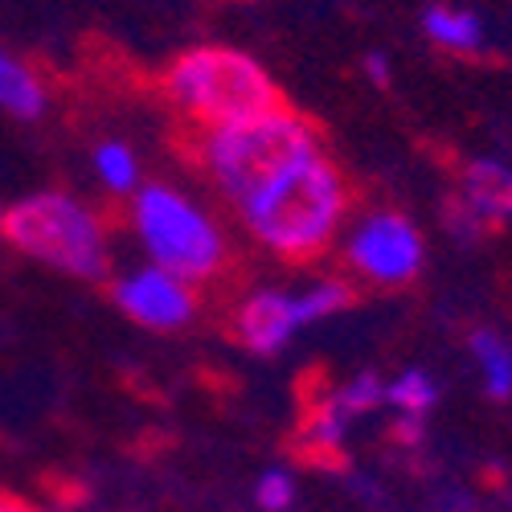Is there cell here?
Wrapping results in <instances>:
<instances>
[{"label":"cell","instance_id":"cell-1","mask_svg":"<svg viewBox=\"0 0 512 512\" xmlns=\"http://www.w3.org/2000/svg\"><path fill=\"white\" fill-rule=\"evenodd\" d=\"M242 209L267 250L291 263H308L332 246L340 222H345L349 181L328 156H312Z\"/></svg>","mask_w":512,"mask_h":512},{"label":"cell","instance_id":"cell-2","mask_svg":"<svg viewBox=\"0 0 512 512\" xmlns=\"http://www.w3.org/2000/svg\"><path fill=\"white\" fill-rule=\"evenodd\" d=\"M164 87H168V99L185 115H193L201 127H209V132L287 111L275 78L254 58L226 46H197L181 54L168 66Z\"/></svg>","mask_w":512,"mask_h":512},{"label":"cell","instance_id":"cell-3","mask_svg":"<svg viewBox=\"0 0 512 512\" xmlns=\"http://www.w3.org/2000/svg\"><path fill=\"white\" fill-rule=\"evenodd\" d=\"M316 144H320L316 127L287 107V111H275L263 119L209 132L201 144V164L209 168V177L218 181V189L226 197L250 205L279 177H287L291 168L320 156Z\"/></svg>","mask_w":512,"mask_h":512},{"label":"cell","instance_id":"cell-4","mask_svg":"<svg viewBox=\"0 0 512 512\" xmlns=\"http://www.w3.org/2000/svg\"><path fill=\"white\" fill-rule=\"evenodd\" d=\"M0 234L17 250L50 263L74 279H103L107 250L103 230L78 201L62 193H37L13 209L0 213Z\"/></svg>","mask_w":512,"mask_h":512},{"label":"cell","instance_id":"cell-5","mask_svg":"<svg viewBox=\"0 0 512 512\" xmlns=\"http://www.w3.org/2000/svg\"><path fill=\"white\" fill-rule=\"evenodd\" d=\"M136 226H140V238L156 259V267L177 275L181 283L213 279L226 267L222 234L213 230V222L201 209H193L173 189L148 185L136 201Z\"/></svg>","mask_w":512,"mask_h":512},{"label":"cell","instance_id":"cell-6","mask_svg":"<svg viewBox=\"0 0 512 512\" xmlns=\"http://www.w3.org/2000/svg\"><path fill=\"white\" fill-rule=\"evenodd\" d=\"M353 300H357V291L345 279H324L308 291H259L238 308L234 328L250 353L275 357L300 328L353 308Z\"/></svg>","mask_w":512,"mask_h":512},{"label":"cell","instance_id":"cell-7","mask_svg":"<svg viewBox=\"0 0 512 512\" xmlns=\"http://www.w3.org/2000/svg\"><path fill=\"white\" fill-rule=\"evenodd\" d=\"M349 267L373 287H406L426 263V242L402 213H369L345 246Z\"/></svg>","mask_w":512,"mask_h":512},{"label":"cell","instance_id":"cell-8","mask_svg":"<svg viewBox=\"0 0 512 512\" xmlns=\"http://www.w3.org/2000/svg\"><path fill=\"white\" fill-rule=\"evenodd\" d=\"M377 406H386V381L377 373H357L345 386H332L320 402H312L300 439L316 459H336L349 443L353 422L373 414Z\"/></svg>","mask_w":512,"mask_h":512},{"label":"cell","instance_id":"cell-9","mask_svg":"<svg viewBox=\"0 0 512 512\" xmlns=\"http://www.w3.org/2000/svg\"><path fill=\"white\" fill-rule=\"evenodd\" d=\"M115 304L132 316L136 324L144 328H181L193 320L197 312V300H193V287L181 283L177 275H168L160 267H148V271H136L115 283Z\"/></svg>","mask_w":512,"mask_h":512},{"label":"cell","instance_id":"cell-10","mask_svg":"<svg viewBox=\"0 0 512 512\" xmlns=\"http://www.w3.org/2000/svg\"><path fill=\"white\" fill-rule=\"evenodd\" d=\"M455 201L472 213L484 230H500L512 222V168L500 160H472L459 177Z\"/></svg>","mask_w":512,"mask_h":512},{"label":"cell","instance_id":"cell-11","mask_svg":"<svg viewBox=\"0 0 512 512\" xmlns=\"http://www.w3.org/2000/svg\"><path fill=\"white\" fill-rule=\"evenodd\" d=\"M422 29L435 46L451 50V54H476L484 46V21L467 9H447V5H431L422 13Z\"/></svg>","mask_w":512,"mask_h":512},{"label":"cell","instance_id":"cell-12","mask_svg":"<svg viewBox=\"0 0 512 512\" xmlns=\"http://www.w3.org/2000/svg\"><path fill=\"white\" fill-rule=\"evenodd\" d=\"M472 361L480 369V381H484V394L492 402H508L512 398V345L492 332V328H480L472 332Z\"/></svg>","mask_w":512,"mask_h":512},{"label":"cell","instance_id":"cell-13","mask_svg":"<svg viewBox=\"0 0 512 512\" xmlns=\"http://www.w3.org/2000/svg\"><path fill=\"white\" fill-rule=\"evenodd\" d=\"M386 406L398 410V422H426V414L439 406V381L426 369H402L386 381Z\"/></svg>","mask_w":512,"mask_h":512},{"label":"cell","instance_id":"cell-14","mask_svg":"<svg viewBox=\"0 0 512 512\" xmlns=\"http://www.w3.org/2000/svg\"><path fill=\"white\" fill-rule=\"evenodd\" d=\"M0 107L21 115V119H37L46 111V95H41L37 78L21 62H13L9 54H0Z\"/></svg>","mask_w":512,"mask_h":512},{"label":"cell","instance_id":"cell-15","mask_svg":"<svg viewBox=\"0 0 512 512\" xmlns=\"http://www.w3.org/2000/svg\"><path fill=\"white\" fill-rule=\"evenodd\" d=\"M295 496H300V488H295V476L287 467H267V472L254 480V504L263 512H291Z\"/></svg>","mask_w":512,"mask_h":512},{"label":"cell","instance_id":"cell-16","mask_svg":"<svg viewBox=\"0 0 512 512\" xmlns=\"http://www.w3.org/2000/svg\"><path fill=\"white\" fill-rule=\"evenodd\" d=\"M95 164H99V177L111 185V189H132L136 185V160L127 148L119 144H103L95 152Z\"/></svg>","mask_w":512,"mask_h":512},{"label":"cell","instance_id":"cell-17","mask_svg":"<svg viewBox=\"0 0 512 512\" xmlns=\"http://www.w3.org/2000/svg\"><path fill=\"white\" fill-rule=\"evenodd\" d=\"M365 70H369L373 82H381V87L390 82V70H386V58H381V54H369V58H365Z\"/></svg>","mask_w":512,"mask_h":512},{"label":"cell","instance_id":"cell-18","mask_svg":"<svg viewBox=\"0 0 512 512\" xmlns=\"http://www.w3.org/2000/svg\"><path fill=\"white\" fill-rule=\"evenodd\" d=\"M0 512H33L25 500H17V496H5L0 492Z\"/></svg>","mask_w":512,"mask_h":512}]
</instances>
